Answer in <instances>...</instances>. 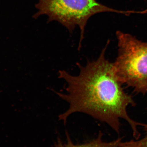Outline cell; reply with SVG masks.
<instances>
[{
	"instance_id": "1",
	"label": "cell",
	"mask_w": 147,
	"mask_h": 147,
	"mask_svg": "<svg viewBox=\"0 0 147 147\" xmlns=\"http://www.w3.org/2000/svg\"><path fill=\"white\" fill-rule=\"evenodd\" d=\"M109 43L108 40L97 59L88 61L85 66L77 64L80 70L78 75L59 71V78L66 82V92H55L69 104L68 109L59 116V119L65 122L71 114L84 113L105 123L119 133L120 119H122L131 126L134 138L138 140L140 134L138 127H144L145 124L133 120L127 114V106H134L135 103L124 90L113 63L105 58Z\"/></svg>"
},
{
	"instance_id": "2",
	"label": "cell",
	"mask_w": 147,
	"mask_h": 147,
	"mask_svg": "<svg viewBox=\"0 0 147 147\" xmlns=\"http://www.w3.org/2000/svg\"><path fill=\"white\" fill-rule=\"evenodd\" d=\"M35 7L38 11L33 18L47 15L48 22L58 21L68 29L70 33L78 26L81 31L79 49L84 39L87 22L91 16L105 12H116L127 16L138 13L134 11L113 9L97 2L96 0H38Z\"/></svg>"
},
{
	"instance_id": "3",
	"label": "cell",
	"mask_w": 147,
	"mask_h": 147,
	"mask_svg": "<svg viewBox=\"0 0 147 147\" xmlns=\"http://www.w3.org/2000/svg\"><path fill=\"white\" fill-rule=\"evenodd\" d=\"M116 35L118 53L113 63L116 74L122 84L144 94L147 92V42L120 31Z\"/></svg>"
},
{
	"instance_id": "4",
	"label": "cell",
	"mask_w": 147,
	"mask_h": 147,
	"mask_svg": "<svg viewBox=\"0 0 147 147\" xmlns=\"http://www.w3.org/2000/svg\"><path fill=\"white\" fill-rule=\"evenodd\" d=\"M67 135V142L63 143L59 139L55 144V147H128V142H124L122 137L110 142H105L102 140V134L99 132L96 139L90 142L83 144H74L71 142L68 134Z\"/></svg>"
},
{
	"instance_id": "5",
	"label": "cell",
	"mask_w": 147,
	"mask_h": 147,
	"mask_svg": "<svg viewBox=\"0 0 147 147\" xmlns=\"http://www.w3.org/2000/svg\"><path fill=\"white\" fill-rule=\"evenodd\" d=\"M143 127L146 131L145 137L140 140L129 141V147H147V124Z\"/></svg>"
}]
</instances>
